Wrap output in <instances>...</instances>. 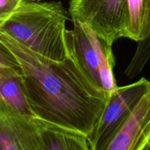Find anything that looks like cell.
<instances>
[{
  "mask_svg": "<svg viewBox=\"0 0 150 150\" xmlns=\"http://www.w3.org/2000/svg\"><path fill=\"white\" fill-rule=\"evenodd\" d=\"M68 12L73 22L86 25L110 45L125 38L126 0H70Z\"/></svg>",
  "mask_w": 150,
  "mask_h": 150,
  "instance_id": "obj_6",
  "label": "cell"
},
{
  "mask_svg": "<svg viewBox=\"0 0 150 150\" xmlns=\"http://www.w3.org/2000/svg\"><path fill=\"white\" fill-rule=\"evenodd\" d=\"M150 148V91L116 133L105 150H148Z\"/></svg>",
  "mask_w": 150,
  "mask_h": 150,
  "instance_id": "obj_8",
  "label": "cell"
},
{
  "mask_svg": "<svg viewBox=\"0 0 150 150\" xmlns=\"http://www.w3.org/2000/svg\"><path fill=\"white\" fill-rule=\"evenodd\" d=\"M0 101L7 107L23 150H92L85 135L36 117L21 115Z\"/></svg>",
  "mask_w": 150,
  "mask_h": 150,
  "instance_id": "obj_4",
  "label": "cell"
},
{
  "mask_svg": "<svg viewBox=\"0 0 150 150\" xmlns=\"http://www.w3.org/2000/svg\"><path fill=\"white\" fill-rule=\"evenodd\" d=\"M149 91L150 81L145 78L126 86H118L110 95L98 125L88 137L91 149L105 150Z\"/></svg>",
  "mask_w": 150,
  "mask_h": 150,
  "instance_id": "obj_5",
  "label": "cell"
},
{
  "mask_svg": "<svg viewBox=\"0 0 150 150\" xmlns=\"http://www.w3.org/2000/svg\"><path fill=\"white\" fill-rule=\"evenodd\" d=\"M0 100L21 115L35 117L28 101L21 68L15 56L1 43Z\"/></svg>",
  "mask_w": 150,
  "mask_h": 150,
  "instance_id": "obj_7",
  "label": "cell"
},
{
  "mask_svg": "<svg viewBox=\"0 0 150 150\" xmlns=\"http://www.w3.org/2000/svg\"><path fill=\"white\" fill-rule=\"evenodd\" d=\"M150 58V16L146 29V37L144 40L138 42L131 63L138 68H144Z\"/></svg>",
  "mask_w": 150,
  "mask_h": 150,
  "instance_id": "obj_11",
  "label": "cell"
},
{
  "mask_svg": "<svg viewBox=\"0 0 150 150\" xmlns=\"http://www.w3.org/2000/svg\"><path fill=\"white\" fill-rule=\"evenodd\" d=\"M0 150H23L6 105L0 101Z\"/></svg>",
  "mask_w": 150,
  "mask_h": 150,
  "instance_id": "obj_10",
  "label": "cell"
},
{
  "mask_svg": "<svg viewBox=\"0 0 150 150\" xmlns=\"http://www.w3.org/2000/svg\"><path fill=\"white\" fill-rule=\"evenodd\" d=\"M73 23V29L66 32L68 55L94 86L110 96L118 87L114 73L115 58L112 45L86 25Z\"/></svg>",
  "mask_w": 150,
  "mask_h": 150,
  "instance_id": "obj_3",
  "label": "cell"
},
{
  "mask_svg": "<svg viewBox=\"0 0 150 150\" xmlns=\"http://www.w3.org/2000/svg\"><path fill=\"white\" fill-rule=\"evenodd\" d=\"M69 16L62 1L23 0L0 21V32L42 57L62 61L68 57L66 24Z\"/></svg>",
  "mask_w": 150,
  "mask_h": 150,
  "instance_id": "obj_2",
  "label": "cell"
},
{
  "mask_svg": "<svg viewBox=\"0 0 150 150\" xmlns=\"http://www.w3.org/2000/svg\"><path fill=\"white\" fill-rule=\"evenodd\" d=\"M30 1H40L42 0H30Z\"/></svg>",
  "mask_w": 150,
  "mask_h": 150,
  "instance_id": "obj_13",
  "label": "cell"
},
{
  "mask_svg": "<svg viewBox=\"0 0 150 150\" xmlns=\"http://www.w3.org/2000/svg\"><path fill=\"white\" fill-rule=\"evenodd\" d=\"M127 18L125 38L139 42L146 37L150 0H126Z\"/></svg>",
  "mask_w": 150,
  "mask_h": 150,
  "instance_id": "obj_9",
  "label": "cell"
},
{
  "mask_svg": "<svg viewBox=\"0 0 150 150\" xmlns=\"http://www.w3.org/2000/svg\"><path fill=\"white\" fill-rule=\"evenodd\" d=\"M0 43L17 59L35 117L90 136L109 97L85 76L70 56L54 61L0 32Z\"/></svg>",
  "mask_w": 150,
  "mask_h": 150,
  "instance_id": "obj_1",
  "label": "cell"
},
{
  "mask_svg": "<svg viewBox=\"0 0 150 150\" xmlns=\"http://www.w3.org/2000/svg\"><path fill=\"white\" fill-rule=\"evenodd\" d=\"M22 1L23 0H0V21L10 16Z\"/></svg>",
  "mask_w": 150,
  "mask_h": 150,
  "instance_id": "obj_12",
  "label": "cell"
}]
</instances>
